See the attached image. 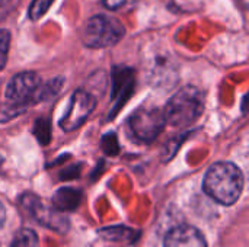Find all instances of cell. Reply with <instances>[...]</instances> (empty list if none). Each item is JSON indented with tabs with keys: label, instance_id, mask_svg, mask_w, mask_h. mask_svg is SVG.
I'll use <instances>...</instances> for the list:
<instances>
[{
	"label": "cell",
	"instance_id": "cell-4",
	"mask_svg": "<svg viewBox=\"0 0 249 247\" xmlns=\"http://www.w3.org/2000/svg\"><path fill=\"white\" fill-rule=\"evenodd\" d=\"M163 112L158 108L142 106L130 116L128 125L133 137L142 143H152L159 137L165 127Z\"/></svg>",
	"mask_w": 249,
	"mask_h": 247
},
{
	"label": "cell",
	"instance_id": "cell-1",
	"mask_svg": "<svg viewBox=\"0 0 249 247\" xmlns=\"http://www.w3.org/2000/svg\"><path fill=\"white\" fill-rule=\"evenodd\" d=\"M203 188L204 192L219 204L232 205L238 201V198L242 194V170L233 163H216L207 170Z\"/></svg>",
	"mask_w": 249,
	"mask_h": 247
},
{
	"label": "cell",
	"instance_id": "cell-7",
	"mask_svg": "<svg viewBox=\"0 0 249 247\" xmlns=\"http://www.w3.org/2000/svg\"><path fill=\"white\" fill-rule=\"evenodd\" d=\"M41 86V79L34 71H23L13 76L6 87V98L12 105L28 108V105L35 103L38 89Z\"/></svg>",
	"mask_w": 249,
	"mask_h": 247
},
{
	"label": "cell",
	"instance_id": "cell-5",
	"mask_svg": "<svg viewBox=\"0 0 249 247\" xmlns=\"http://www.w3.org/2000/svg\"><path fill=\"white\" fill-rule=\"evenodd\" d=\"M146 73L150 84L158 89H171L178 80V66L171 52L156 49L146 61Z\"/></svg>",
	"mask_w": 249,
	"mask_h": 247
},
{
	"label": "cell",
	"instance_id": "cell-11",
	"mask_svg": "<svg viewBox=\"0 0 249 247\" xmlns=\"http://www.w3.org/2000/svg\"><path fill=\"white\" fill-rule=\"evenodd\" d=\"M98 234L107 240H111V242H131L133 240V236L136 234L133 230L127 229V227H121V226H117V227H107V229H101L98 231Z\"/></svg>",
	"mask_w": 249,
	"mask_h": 247
},
{
	"label": "cell",
	"instance_id": "cell-6",
	"mask_svg": "<svg viewBox=\"0 0 249 247\" xmlns=\"http://www.w3.org/2000/svg\"><path fill=\"white\" fill-rule=\"evenodd\" d=\"M20 204L31 214V217L42 227L50 229L58 234H64L69 230V218L63 213L57 211L53 205L50 207L42 202L41 198L32 194H23L20 197Z\"/></svg>",
	"mask_w": 249,
	"mask_h": 247
},
{
	"label": "cell",
	"instance_id": "cell-17",
	"mask_svg": "<svg viewBox=\"0 0 249 247\" xmlns=\"http://www.w3.org/2000/svg\"><path fill=\"white\" fill-rule=\"evenodd\" d=\"M125 3H127V0H102V4L109 10H118Z\"/></svg>",
	"mask_w": 249,
	"mask_h": 247
},
{
	"label": "cell",
	"instance_id": "cell-18",
	"mask_svg": "<svg viewBox=\"0 0 249 247\" xmlns=\"http://www.w3.org/2000/svg\"><path fill=\"white\" fill-rule=\"evenodd\" d=\"M4 217H6V211H4L3 204L0 202V229H1V226H3V223H4Z\"/></svg>",
	"mask_w": 249,
	"mask_h": 247
},
{
	"label": "cell",
	"instance_id": "cell-19",
	"mask_svg": "<svg viewBox=\"0 0 249 247\" xmlns=\"http://www.w3.org/2000/svg\"><path fill=\"white\" fill-rule=\"evenodd\" d=\"M1 162H3V159H1V156H0V165H1Z\"/></svg>",
	"mask_w": 249,
	"mask_h": 247
},
{
	"label": "cell",
	"instance_id": "cell-3",
	"mask_svg": "<svg viewBox=\"0 0 249 247\" xmlns=\"http://www.w3.org/2000/svg\"><path fill=\"white\" fill-rule=\"evenodd\" d=\"M123 23L105 15L92 16L83 29V42L89 48H107L115 45L124 36Z\"/></svg>",
	"mask_w": 249,
	"mask_h": 247
},
{
	"label": "cell",
	"instance_id": "cell-8",
	"mask_svg": "<svg viewBox=\"0 0 249 247\" xmlns=\"http://www.w3.org/2000/svg\"><path fill=\"white\" fill-rule=\"evenodd\" d=\"M95 103H96V99L93 95H90L89 92L83 89L76 90L71 95L70 105H69L66 115L60 121V127L67 132L77 130L93 112Z\"/></svg>",
	"mask_w": 249,
	"mask_h": 247
},
{
	"label": "cell",
	"instance_id": "cell-16",
	"mask_svg": "<svg viewBox=\"0 0 249 247\" xmlns=\"http://www.w3.org/2000/svg\"><path fill=\"white\" fill-rule=\"evenodd\" d=\"M104 150L107 151V154H117L118 151V143H117V137L114 134L105 135L104 137V143H102Z\"/></svg>",
	"mask_w": 249,
	"mask_h": 247
},
{
	"label": "cell",
	"instance_id": "cell-9",
	"mask_svg": "<svg viewBox=\"0 0 249 247\" xmlns=\"http://www.w3.org/2000/svg\"><path fill=\"white\" fill-rule=\"evenodd\" d=\"M163 247H207V242L197 229L179 226L166 234Z\"/></svg>",
	"mask_w": 249,
	"mask_h": 247
},
{
	"label": "cell",
	"instance_id": "cell-2",
	"mask_svg": "<svg viewBox=\"0 0 249 247\" xmlns=\"http://www.w3.org/2000/svg\"><path fill=\"white\" fill-rule=\"evenodd\" d=\"M204 109V96L194 86L179 89L166 103L163 116L165 122L172 127H187L193 124Z\"/></svg>",
	"mask_w": 249,
	"mask_h": 247
},
{
	"label": "cell",
	"instance_id": "cell-13",
	"mask_svg": "<svg viewBox=\"0 0 249 247\" xmlns=\"http://www.w3.org/2000/svg\"><path fill=\"white\" fill-rule=\"evenodd\" d=\"M54 0H32L29 10H28V16L31 20H38L39 17H42L48 9L51 7Z\"/></svg>",
	"mask_w": 249,
	"mask_h": 247
},
{
	"label": "cell",
	"instance_id": "cell-14",
	"mask_svg": "<svg viewBox=\"0 0 249 247\" xmlns=\"http://www.w3.org/2000/svg\"><path fill=\"white\" fill-rule=\"evenodd\" d=\"M38 141L41 144H47L51 138V131H50V121L48 119H39L35 124V130H34Z\"/></svg>",
	"mask_w": 249,
	"mask_h": 247
},
{
	"label": "cell",
	"instance_id": "cell-15",
	"mask_svg": "<svg viewBox=\"0 0 249 247\" xmlns=\"http://www.w3.org/2000/svg\"><path fill=\"white\" fill-rule=\"evenodd\" d=\"M9 47H10V32L6 29H0V71L6 66Z\"/></svg>",
	"mask_w": 249,
	"mask_h": 247
},
{
	"label": "cell",
	"instance_id": "cell-10",
	"mask_svg": "<svg viewBox=\"0 0 249 247\" xmlns=\"http://www.w3.org/2000/svg\"><path fill=\"white\" fill-rule=\"evenodd\" d=\"M82 202V192L74 188H61L53 197V207L60 211H74Z\"/></svg>",
	"mask_w": 249,
	"mask_h": 247
},
{
	"label": "cell",
	"instance_id": "cell-12",
	"mask_svg": "<svg viewBox=\"0 0 249 247\" xmlns=\"http://www.w3.org/2000/svg\"><path fill=\"white\" fill-rule=\"evenodd\" d=\"M38 236L34 230L22 229L16 233L9 247H38Z\"/></svg>",
	"mask_w": 249,
	"mask_h": 247
}]
</instances>
